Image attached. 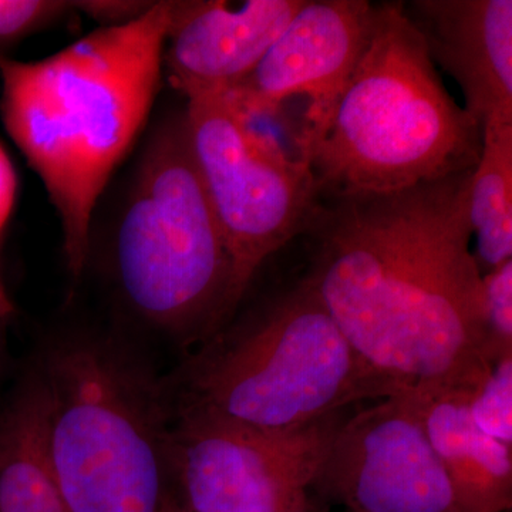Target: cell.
I'll return each mask as SVG.
<instances>
[{
  "mask_svg": "<svg viewBox=\"0 0 512 512\" xmlns=\"http://www.w3.org/2000/svg\"><path fill=\"white\" fill-rule=\"evenodd\" d=\"M473 170L390 194L330 197L306 231L315 251L303 279L357 355L400 389L474 386L494 365L470 248Z\"/></svg>",
  "mask_w": 512,
  "mask_h": 512,
  "instance_id": "1",
  "label": "cell"
},
{
  "mask_svg": "<svg viewBox=\"0 0 512 512\" xmlns=\"http://www.w3.org/2000/svg\"><path fill=\"white\" fill-rule=\"evenodd\" d=\"M171 0L136 22L99 28L36 62L0 57L3 126L39 175L74 279L86 266L93 212L153 109Z\"/></svg>",
  "mask_w": 512,
  "mask_h": 512,
  "instance_id": "2",
  "label": "cell"
},
{
  "mask_svg": "<svg viewBox=\"0 0 512 512\" xmlns=\"http://www.w3.org/2000/svg\"><path fill=\"white\" fill-rule=\"evenodd\" d=\"M483 128L448 94L403 3L373 10L362 55L299 156L322 198L390 194L476 167Z\"/></svg>",
  "mask_w": 512,
  "mask_h": 512,
  "instance_id": "3",
  "label": "cell"
},
{
  "mask_svg": "<svg viewBox=\"0 0 512 512\" xmlns=\"http://www.w3.org/2000/svg\"><path fill=\"white\" fill-rule=\"evenodd\" d=\"M180 383L175 412L262 431L301 429L400 390L357 355L303 278L241 325L215 333Z\"/></svg>",
  "mask_w": 512,
  "mask_h": 512,
  "instance_id": "4",
  "label": "cell"
},
{
  "mask_svg": "<svg viewBox=\"0 0 512 512\" xmlns=\"http://www.w3.org/2000/svg\"><path fill=\"white\" fill-rule=\"evenodd\" d=\"M114 264L127 302L151 325L184 342L210 339L227 325L231 259L185 110L148 137L121 211Z\"/></svg>",
  "mask_w": 512,
  "mask_h": 512,
  "instance_id": "5",
  "label": "cell"
},
{
  "mask_svg": "<svg viewBox=\"0 0 512 512\" xmlns=\"http://www.w3.org/2000/svg\"><path fill=\"white\" fill-rule=\"evenodd\" d=\"M39 370L50 463L66 511H160L168 414L153 386L90 340L60 343Z\"/></svg>",
  "mask_w": 512,
  "mask_h": 512,
  "instance_id": "6",
  "label": "cell"
},
{
  "mask_svg": "<svg viewBox=\"0 0 512 512\" xmlns=\"http://www.w3.org/2000/svg\"><path fill=\"white\" fill-rule=\"evenodd\" d=\"M192 154L231 259L227 323L261 265L308 231L322 201L308 161L258 130L227 94L185 107Z\"/></svg>",
  "mask_w": 512,
  "mask_h": 512,
  "instance_id": "7",
  "label": "cell"
},
{
  "mask_svg": "<svg viewBox=\"0 0 512 512\" xmlns=\"http://www.w3.org/2000/svg\"><path fill=\"white\" fill-rule=\"evenodd\" d=\"M165 430V467L188 512H292L311 493L336 414L286 431H262L191 412Z\"/></svg>",
  "mask_w": 512,
  "mask_h": 512,
  "instance_id": "8",
  "label": "cell"
},
{
  "mask_svg": "<svg viewBox=\"0 0 512 512\" xmlns=\"http://www.w3.org/2000/svg\"><path fill=\"white\" fill-rule=\"evenodd\" d=\"M311 493L348 512H457L446 471L403 387L340 423Z\"/></svg>",
  "mask_w": 512,
  "mask_h": 512,
  "instance_id": "9",
  "label": "cell"
},
{
  "mask_svg": "<svg viewBox=\"0 0 512 512\" xmlns=\"http://www.w3.org/2000/svg\"><path fill=\"white\" fill-rule=\"evenodd\" d=\"M375 6L366 0H305L254 70L227 93L248 119L278 114L305 97V127L328 116L365 49Z\"/></svg>",
  "mask_w": 512,
  "mask_h": 512,
  "instance_id": "10",
  "label": "cell"
},
{
  "mask_svg": "<svg viewBox=\"0 0 512 512\" xmlns=\"http://www.w3.org/2000/svg\"><path fill=\"white\" fill-rule=\"evenodd\" d=\"M305 0H171L164 62L188 100L238 86L289 25Z\"/></svg>",
  "mask_w": 512,
  "mask_h": 512,
  "instance_id": "11",
  "label": "cell"
},
{
  "mask_svg": "<svg viewBox=\"0 0 512 512\" xmlns=\"http://www.w3.org/2000/svg\"><path fill=\"white\" fill-rule=\"evenodd\" d=\"M404 10L481 128L512 123L511 0H417Z\"/></svg>",
  "mask_w": 512,
  "mask_h": 512,
  "instance_id": "12",
  "label": "cell"
},
{
  "mask_svg": "<svg viewBox=\"0 0 512 512\" xmlns=\"http://www.w3.org/2000/svg\"><path fill=\"white\" fill-rule=\"evenodd\" d=\"M473 386L403 387L441 466L457 512H507L512 507V447L483 433L468 412Z\"/></svg>",
  "mask_w": 512,
  "mask_h": 512,
  "instance_id": "13",
  "label": "cell"
},
{
  "mask_svg": "<svg viewBox=\"0 0 512 512\" xmlns=\"http://www.w3.org/2000/svg\"><path fill=\"white\" fill-rule=\"evenodd\" d=\"M0 512H67L50 463L39 367L0 413Z\"/></svg>",
  "mask_w": 512,
  "mask_h": 512,
  "instance_id": "14",
  "label": "cell"
},
{
  "mask_svg": "<svg viewBox=\"0 0 512 512\" xmlns=\"http://www.w3.org/2000/svg\"><path fill=\"white\" fill-rule=\"evenodd\" d=\"M468 218L477 237L481 274L512 259V123L483 127L480 160L471 174Z\"/></svg>",
  "mask_w": 512,
  "mask_h": 512,
  "instance_id": "15",
  "label": "cell"
},
{
  "mask_svg": "<svg viewBox=\"0 0 512 512\" xmlns=\"http://www.w3.org/2000/svg\"><path fill=\"white\" fill-rule=\"evenodd\" d=\"M468 412L483 433L512 447V355L498 359L471 387Z\"/></svg>",
  "mask_w": 512,
  "mask_h": 512,
  "instance_id": "16",
  "label": "cell"
},
{
  "mask_svg": "<svg viewBox=\"0 0 512 512\" xmlns=\"http://www.w3.org/2000/svg\"><path fill=\"white\" fill-rule=\"evenodd\" d=\"M488 356L512 355V259L483 275Z\"/></svg>",
  "mask_w": 512,
  "mask_h": 512,
  "instance_id": "17",
  "label": "cell"
},
{
  "mask_svg": "<svg viewBox=\"0 0 512 512\" xmlns=\"http://www.w3.org/2000/svg\"><path fill=\"white\" fill-rule=\"evenodd\" d=\"M73 9V2L64 0H0V57Z\"/></svg>",
  "mask_w": 512,
  "mask_h": 512,
  "instance_id": "18",
  "label": "cell"
},
{
  "mask_svg": "<svg viewBox=\"0 0 512 512\" xmlns=\"http://www.w3.org/2000/svg\"><path fill=\"white\" fill-rule=\"evenodd\" d=\"M156 2H138V0H83L73 2V8L82 10L100 28H116L128 25L143 18Z\"/></svg>",
  "mask_w": 512,
  "mask_h": 512,
  "instance_id": "19",
  "label": "cell"
},
{
  "mask_svg": "<svg viewBox=\"0 0 512 512\" xmlns=\"http://www.w3.org/2000/svg\"><path fill=\"white\" fill-rule=\"evenodd\" d=\"M18 180L5 148L0 146V235L8 224L16 200Z\"/></svg>",
  "mask_w": 512,
  "mask_h": 512,
  "instance_id": "20",
  "label": "cell"
},
{
  "mask_svg": "<svg viewBox=\"0 0 512 512\" xmlns=\"http://www.w3.org/2000/svg\"><path fill=\"white\" fill-rule=\"evenodd\" d=\"M12 313V302H10L5 288H3L2 282H0V363H2L3 353V329H5L6 320L10 318Z\"/></svg>",
  "mask_w": 512,
  "mask_h": 512,
  "instance_id": "21",
  "label": "cell"
},
{
  "mask_svg": "<svg viewBox=\"0 0 512 512\" xmlns=\"http://www.w3.org/2000/svg\"><path fill=\"white\" fill-rule=\"evenodd\" d=\"M325 504L315 494L309 493L303 498L301 503L293 508L292 512H328L326 511Z\"/></svg>",
  "mask_w": 512,
  "mask_h": 512,
  "instance_id": "22",
  "label": "cell"
},
{
  "mask_svg": "<svg viewBox=\"0 0 512 512\" xmlns=\"http://www.w3.org/2000/svg\"><path fill=\"white\" fill-rule=\"evenodd\" d=\"M158 512H188L185 510L184 505L178 500V497H174L170 491L167 490L161 503L160 511Z\"/></svg>",
  "mask_w": 512,
  "mask_h": 512,
  "instance_id": "23",
  "label": "cell"
}]
</instances>
